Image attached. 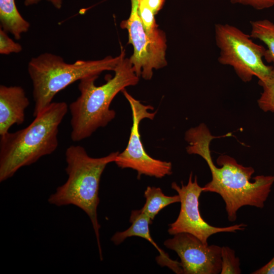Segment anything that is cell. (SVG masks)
Returning a JSON list of instances; mask_svg holds the SVG:
<instances>
[{"label":"cell","mask_w":274,"mask_h":274,"mask_svg":"<svg viewBox=\"0 0 274 274\" xmlns=\"http://www.w3.org/2000/svg\"><path fill=\"white\" fill-rule=\"evenodd\" d=\"M208 140L199 142L194 153L207 162L212 174V180L203 187V192L219 194L225 204L229 221L234 222L237 212L242 207L250 206L262 209L264 207L274 183V176L258 175L252 177L255 170L245 166L227 155L219 156L215 165L211 156Z\"/></svg>","instance_id":"6da1fadb"},{"label":"cell","mask_w":274,"mask_h":274,"mask_svg":"<svg viewBox=\"0 0 274 274\" xmlns=\"http://www.w3.org/2000/svg\"><path fill=\"white\" fill-rule=\"evenodd\" d=\"M114 72V76L100 86L95 84L98 76L80 80V94L69 106L73 141L88 138L98 128L107 125L116 116L115 111L110 108L114 98L126 87L136 85L139 81L129 58L125 57V51Z\"/></svg>","instance_id":"7a4b0ae2"},{"label":"cell","mask_w":274,"mask_h":274,"mask_svg":"<svg viewBox=\"0 0 274 274\" xmlns=\"http://www.w3.org/2000/svg\"><path fill=\"white\" fill-rule=\"evenodd\" d=\"M67 111L65 102H52L26 127L1 136V182L56 149L58 127Z\"/></svg>","instance_id":"3957f363"},{"label":"cell","mask_w":274,"mask_h":274,"mask_svg":"<svg viewBox=\"0 0 274 274\" xmlns=\"http://www.w3.org/2000/svg\"><path fill=\"white\" fill-rule=\"evenodd\" d=\"M118 154L117 151L104 157L94 158L88 155L84 147L70 146L65 151L67 180L48 198L50 204L58 207L74 205L88 215L95 232L100 260L102 259L99 235L100 225L97 214L99 183L106 166L115 162Z\"/></svg>","instance_id":"277c9868"},{"label":"cell","mask_w":274,"mask_h":274,"mask_svg":"<svg viewBox=\"0 0 274 274\" xmlns=\"http://www.w3.org/2000/svg\"><path fill=\"white\" fill-rule=\"evenodd\" d=\"M125 49L115 57L108 56L98 60H78L73 63L63 58L46 52L32 58L28 64V73L33 85L35 117L51 103L55 95L74 82L85 77L99 76L104 71H114Z\"/></svg>","instance_id":"5b68a950"},{"label":"cell","mask_w":274,"mask_h":274,"mask_svg":"<svg viewBox=\"0 0 274 274\" xmlns=\"http://www.w3.org/2000/svg\"><path fill=\"white\" fill-rule=\"evenodd\" d=\"M215 40L220 50L218 62L231 66L243 82H250L253 77L263 81L270 76L272 66L263 60L266 49L255 43L250 35L229 24L217 23Z\"/></svg>","instance_id":"8992f818"},{"label":"cell","mask_w":274,"mask_h":274,"mask_svg":"<svg viewBox=\"0 0 274 274\" xmlns=\"http://www.w3.org/2000/svg\"><path fill=\"white\" fill-rule=\"evenodd\" d=\"M140 0H130L131 10L128 19L120 23V27L128 32L129 44L133 52L129 59L136 75L150 80L154 70L165 67L167 48L166 38L162 30L159 35L149 36L145 31L138 11Z\"/></svg>","instance_id":"52a82bcc"},{"label":"cell","mask_w":274,"mask_h":274,"mask_svg":"<svg viewBox=\"0 0 274 274\" xmlns=\"http://www.w3.org/2000/svg\"><path fill=\"white\" fill-rule=\"evenodd\" d=\"M122 92L128 101L132 114V125L125 149L119 153L115 163L121 168H129L136 170L138 178L142 175L162 178L172 174L170 162L162 161L151 157L146 152L141 141L139 126L145 118L153 120L156 112L150 105H145L134 98L124 89Z\"/></svg>","instance_id":"ba28073f"},{"label":"cell","mask_w":274,"mask_h":274,"mask_svg":"<svg viewBox=\"0 0 274 274\" xmlns=\"http://www.w3.org/2000/svg\"><path fill=\"white\" fill-rule=\"evenodd\" d=\"M191 173L188 183L181 186L173 182L172 188L175 190L180 199L181 208L177 219L168 225V232L170 235L180 233L191 234L199 238L203 244L208 245V240L213 234L220 232H235L244 230L247 227L244 223L237 224L227 227L213 226L207 222L201 217L199 209V198L203 191V187L198 183L197 177L192 179Z\"/></svg>","instance_id":"9c48e42d"},{"label":"cell","mask_w":274,"mask_h":274,"mask_svg":"<svg viewBox=\"0 0 274 274\" xmlns=\"http://www.w3.org/2000/svg\"><path fill=\"white\" fill-rule=\"evenodd\" d=\"M164 245L180 258L184 274H218L221 269V247L206 245L195 236L180 233L166 239Z\"/></svg>","instance_id":"30bf717a"},{"label":"cell","mask_w":274,"mask_h":274,"mask_svg":"<svg viewBox=\"0 0 274 274\" xmlns=\"http://www.w3.org/2000/svg\"><path fill=\"white\" fill-rule=\"evenodd\" d=\"M29 101L20 86H0V135L9 132L14 125H20L25 118V110Z\"/></svg>","instance_id":"8fae6325"},{"label":"cell","mask_w":274,"mask_h":274,"mask_svg":"<svg viewBox=\"0 0 274 274\" xmlns=\"http://www.w3.org/2000/svg\"><path fill=\"white\" fill-rule=\"evenodd\" d=\"M152 221L141 210L132 211L129 218L131 226L123 231L115 233L112 237L111 241L114 244L118 245L121 244L126 238L131 236H139L145 238L158 251L160 256L157 258V261L159 264L167 266L176 273H183L180 262L172 260L159 248L152 238L149 225L152 223Z\"/></svg>","instance_id":"7c38bea8"},{"label":"cell","mask_w":274,"mask_h":274,"mask_svg":"<svg viewBox=\"0 0 274 274\" xmlns=\"http://www.w3.org/2000/svg\"><path fill=\"white\" fill-rule=\"evenodd\" d=\"M1 28L12 34L16 40H20L21 35L26 32L30 23L20 14L15 0H0Z\"/></svg>","instance_id":"4fadbf2b"},{"label":"cell","mask_w":274,"mask_h":274,"mask_svg":"<svg viewBox=\"0 0 274 274\" xmlns=\"http://www.w3.org/2000/svg\"><path fill=\"white\" fill-rule=\"evenodd\" d=\"M146 202L142 212L153 220L155 216L168 205L180 202L179 195L167 196L159 187L148 186L144 192Z\"/></svg>","instance_id":"5bb4252c"},{"label":"cell","mask_w":274,"mask_h":274,"mask_svg":"<svg viewBox=\"0 0 274 274\" xmlns=\"http://www.w3.org/2000/svg\"><path fill=\"white\" fill-rule=\"evenodd\" d=\"M250 24V36L266 46L264 58L267 62L274 63V23L268 19H262L252 21Z\"/></svg>","instance_id":"9a60e30c"},{"label":"cell","mask_w":274,"mask_h":274,"mask_svg":"<svg viewBox=\"0 0 274 274\" xmlns=\"http://www.w3.org/2000/svg\"><path fill=\"white\" fill-rule=\"evenodd\" d=\"M262 92L258 99L259 108L264 112H274V64L270 76L263 81H258Z\"/></svg>","instance_id":"2e32d148"},{"label":"cell","mask_w":274,"mask_h":274,"mask_svg":"<svg viewBox=\"0 0 274 274\" xmlns=\"http://www.w3.org/2000/svg\"><path fill=\"white\" fill-rule=\"evenodd\" d=\"M221 274H240V260L235 256V251L227 246L221 247Z\"/></svg>","instance_id":"e0dca14e"},{"label":"cell","mask_w":274,"mask_h":274,"mask_svg":"<svg viewBox=\"0 0 274 274\" xmlns=\"http://www.w3.org/2000/svg\"><path fill=\"white\" fill-rule=\"evenodd\" d=\"M138 11L145 31L149 36H156L162 31L158 28L155 15L142 0L140 1Z\"/></svg>","instance_id":"ac0fdd59"},{"label":"cell","mask_w":274,"mask_h":274,"mask_svg":"<svg viewBox=\"0 0 274 274\" xmlns=\"http://www.w3.org/2000/svg\"><path fill=\"white\" fill-rule=\"evenodd\" d=\"M8 32L0 29V53L9 55L11 53H18L22 50V46L13 41L8 35Z\"/></svg>","instance_id":"d6986e66"},{"label":"cell","mask_w":274,"mask_h":274,"mask_svg":"<svg viewBox=\"0 0 274 274\" xmlns=\"http://www.w3.org/2000/svg\"><path fill=\"white\" fill-rule=\"evenodd\" d=\"M233 4L249 6L257 10H262L274 6V0H230Z\"/></svg>","instance_id":"ffe728a7"},{"label":"cell","mask_w":274,"mask_h":274,"mask_svg":"<svg viewBox=\"0 0 274 274\" xmlns=\"http://www.w3.org/2000/svg\"><path fill=\"white\" fill-rule=\"evenodd\" d=\"M155 15L162 9L165 0H142Z\"/></svg>","instance_id":"44dd1931"},{"label":"cell","mask_w":274,"mask_h":274,"mask_svg":"<svg viewBox=\"0 0 274 274\" xmlns=\"http://www.w3.org/2000/svg\"><path fill=\"white\" fill-rule=\"evenodd\" d=\"M252 274H274V256L266 264L252 272Z\"/></svg>","instance_id":"7402d4cb"},{"label":"cell","mask_w":274,"mask_h":274,"mask_svg":"<svg viewBox=\"0 0 274 274\" xmlns=\"http://www.w3.org/2000/svg\"><path fill=\"white\" fill-rule=\"evenodd\" d=\"M42 0H24V4L25 6H30L38 4ZM51 3L53 6L57 9H60L62 5L63 0H46Z\"/></svg>","instance_id":"603a6c76"}]
</instances>
